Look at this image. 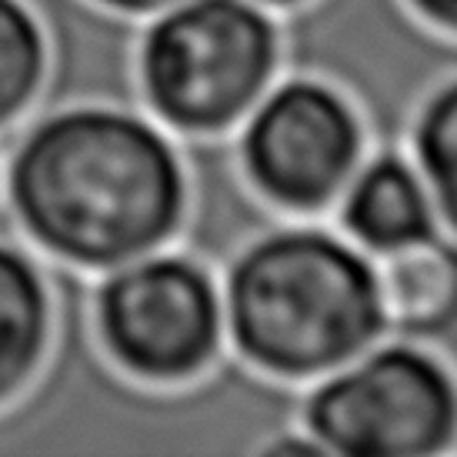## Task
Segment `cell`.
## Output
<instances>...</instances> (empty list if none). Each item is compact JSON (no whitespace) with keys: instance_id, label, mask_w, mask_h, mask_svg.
<instances>
[{"instance_id":"cell-1","label":"cell","mask_w":457,"mask_h":457,"mask_svg":"<svg viewBox=\"0 0 457 457\" xmlns=\"http://www.w3.org/2000/svg\"><path fill=\"white\" fill-rule=\"evenodd\" d=\"M87 284L84 270L51 264V347L37 378L0 407V454L267 457L301 428L304 384L261 374L230 351L184 384H147L114 368L90 330Z\"/></svg>"},{"instance_id":"cell-2","label":"cell","mask_w":457,"mask_h":457,"mask_svg":"<svg viewBox=\"0 0 457 457\" xmlns=\"http://www.w3.org/2000/svg\"><path fill=\"white\" fill-rule=\"evenodd\" d=\"M180 140L144 107L64 104L0 137V224L44 261L104 274L178 241Z\"/></svg>"},{"instance_id":"cell-3","label":"cell","mask_w":457,"mask_h":457,"mask_svg":"<svg viewBox=\"0 0 457 457\" xmlns=\"http://www.w3.org/2000/svg\"><path fill=\"white\" fill-rule=\"evenodd\" d=\"M228 351L311 384L387 337L378 261L328 217H284L220 267Z\"/></svg>"},{"instance_id":"cell-4","label":"cell","mask_w":457,"mask_h":457,"mask_svg":"<svg viewBox=\"0 0 457 457\" xmlns=\"http://www.w3.org/2000/svg\"><path fill=\"white\" fill-rule=\"evenodd\" d=\"M280 71V17L254 0H178L140 21L137 101L174 137L234 134Z\"/></svg>"},{"instance_id":"cell-5","label":"cell","mask_w":457,"mask_h":457,"mask_svg":"<svg viewBox=\"0 0 457 457\" xmlns=\"http://www.w3.org/2000/svg\"><path fill=\"white\" fill-rule=\"evenodd\" d=\"M278 17L280 74L320 77L347 94L370 147H404L424 97L457 74V37L407 0H304Z\"/></svg>"},{"instance_id":"cell-6","label":"cell","mask_w":457,"mask_h":457,"mask_svg":"<svg viewBox=\"0 0 457 457\" xmlns=\"http://www.w3.org/2000/svg\"><path fill=\"white\" fill-rule=\"evenodd\" d=\"M297 424L320 457H454L457 378L431 344L387 334L304 384Z\"/></svg>"},{"instance_id":"cell-7","label":"cell","mask_w":457,"mask_h":457,"mask_svg":"<svg viewBox=\"0 0 457 457\" xmlns=\"http://www.w3.org/2000/svg\"><path fill=\"white\" fill-rule=\"evenodd\" d=\"M87 314L104 357L147 384H184L228 351L220 278L178 244L90 274Z\"/></svg>"},{"instance_id":"cell-8","label":"cell","mask_w":457,"mask_h":457,"mask_svg":"<svg viewBox=\"0 0 457 457\" xmlns=\"http://www.w3.org/2000/svg\"><path fill=\"white\" fill-rule=\"evenodd\" d=\"M368 147L347 94L311 74H280L234 128L251 187L284 217H330Z\"/></svg>"},{"instance_id":"cell-9","label":"cell","mask_w":457,"mask_h":457,"mask_svg":"<svg viewBox=\"0 0 457 457\" xmlns=\"http://www.w3.org/2000/svg\"><path fill=\"white\" fill-rule=\"evenodd\" d=\"M178 140L187 178V204L174 244L220 274L230 257L284 220V214H278L251 187L234 151V134Z\"/></svg>"},{"instance_id":"cell-10","label":"cell","mask_w":457,"mask_h":457,"mask_svg":"<svg viewBox=\"0 0 457 457\" xmlns=\"http://www.w3.org/2000/svg\"><path fill=\"white\" fill-rule=\"evenodd\" d=\"M328 220L374 261L445 230L407 147H368Z\"/></svg>"},{"instance_id":"cell-11","label":"cell","mask_w":457,"mask_h":457,"mask_svg":"<svg viewBox=\"0 0 457 457\" xmlns=\"http://www.w3.org/2000/svg\"><path fill=\"white\" fill-rule=\"evenodd\" d=\"M51 334V264L0 224V407L37 378Z\"/></svg>"},{"instance_id":"cell-12","label":"cell","mask_w":457,"mask_h":457,"mask_svg":"<svg viewBox=\"0 0 457 457\" xmlns=\"http://www.w3.org/2000/svg\"><path fill=\"white\" fill-rule=\"evenodd\" d=\"M387 330L428 344L457 318V237L434 234L431 241L378 257Z\"/></svg>"},{"instance_id":"cell-13","label":"cell","mask_w":457,"mask_h":457,"mask_svg":"<svg viewBox=\"0 0 457 457\" xmlns=\"http://www.w3.org/2000/svg\"><path fill=\"white\" fill-rule=\"evenodd\" d=\"M51 71V44L27 0H0V137L37 107Z\"/></svg>"},{"instance_id":"cell-14","label":"cell","mask_w":457,"mask_h":457,"mask_svg":"<svg viewBox=\"0 0 457 457\" xmlns=\"http://www.w3.org/2000/svg\"><path fill=\"white\" fill-rule=\"evenodd\" d=\"M404 147L431 191L441 228L457 237V74L424 97Z\"/></svg>"},{"instance_id":"cell-15","label":"cell","mask_w":457,"mask_h":457,"mask_svg":"<svg viewBox=\"0 0 457 457\" xmlns=\"http://www.w3.org/2000/svg\"><path fill=\"white\" fill-rule=\"evenodd\" d=\"M411 11L418 13L420 21H428L434 30L457 37V0H407Z\"/></svg>"},{"instance_id":"cell-16","label":"cell","mask_w":457,"mask_h":457,"mask_svg":"<svg viewBox=\"0 0 457 457\" xmlns=\"http://www.w3.org/2000/svg\"><path fill=\"white\" fill-rule=\"evenodd\" d=\"M90 4H97L111 13H120V17H130V21H147V17L178 4V0H90Z\"/></svg>"},{"instance_id":"cell-17","label":"cell","mask_w":457,"mask_h":457,"mask_svg":"<svg viewBox=\"0 0 457 457\" xmlns=\"http://www.w3.org/2000/svg\"><path fill=\"white\" fill-rule=\"evenodd\" d=\"M428 344H431V347L437 351V354L445 357L447 368L454 370V378H457V318L451 320V324H447V328L441 330L437 337H431Z\"/></svg>"},{"instance_id":"cell-18","label":"cell","mask_w":457,"mask_h":457,"mask_svg":"<svg viewBox=\"0 0 457 457\" xmlns=\"http://www.w3.org/2000/svg\"><path fill=\"white\" fill-rule=\"evenodd\" d=\"M254 4H261V7H267V11L274 13H284L291 11V7H297V4H304V0H254Z\"/></svg>"}]
</instances>
